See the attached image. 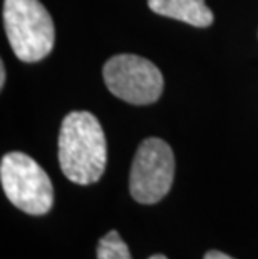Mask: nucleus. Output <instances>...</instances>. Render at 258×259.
Returning <instances> with one entry per match:
<instances>
[{"mask_svg": "<svg viewBox=\"0 0 258 259\" xmlns=\"http://www.w3.org/2000/svg\"><path fill=\"white\" fill-rule=\"evenodd\" d=\"M106 162L107 146L99 120L87 111L65 115L59 132V164L65 178L79 186L94 184Z\"/></svg>", "mask_w": 258, "mask_h": 259, "instance_id": "nucleus-1", "label": "nucleus"}, {"mask_svg": "<svg viewBox=\"0 0 258 259\" xmlns=\"http://www.w3.org/2000/svg\"><path fill=\"white\" fill-rule=\"evenodd\" d=\"M148 5L158 15L195 27H210L213 24V12L205 0H148Z\"/></svg>", "mask_w": 258, "mask_h": 259, "instance_id": "nucleus-6", "label": "nucleus"}, {"mask_svg": "<svg viewBox=\"0 0 258 259\" xmlns=\"http://www.w3.org/2000/svg\"><path fill=\"white\" fill-rule=\"evenodd\" d=\"M0 181L7 199L30 216H44L54 204L47 172L24 152H9L0 162Z\"/></svg>", "mask_w": 258, "mask_h": 259, "instance_id": "nucleus-3", "label": "nucleus"}, {"mask_svg": "<svg viewBox=\"0 0 258 259\" xmlns=\"http://www.w3.org/2000/svg\"><path fill=\"white\" fill-rule=\"evenodd\" d=\"M97 259H133L128 249V244L121 239L118 231L109 233L99 239L97 244Z\"/></svg>", "mask_w": 258, "mask_h": 259, "instance_id": "nucleus-7", "label": "nucleus"}, {"mask_svg": "<svg viewBox=\"0 0 258 259\" xmlns=\"http://www.w3.org/2000/svg\"><path fill=\"white\" fill-rule=\"evenodd\" d=\"M203 259H233V257L225 254V252H222V251H208Z\"/></svg>", "mask_w": 258, "mask_h": 259, "instance_id": "nucleus-8", "label": "nucleus"}, {"mask_svg": "<svg viewBox=\"0 0 258 259\" xmlns=\"http://www.w3.org/2000/svg\"><path fill=\"white\" fill-rule=\"evenodd\" d=\"M104 84L114 97L134 106H148L161 97V70L144 57L119 54L104 64Z\"/></svg>", "mask_w": 258, "mask_h": 259, "instance_id": "nucleus-4", "label": "nucleus"}, {"mask_svg": "<svg viewBox=\"0 0 258 259\" xmlns=\"http://www.w3.org/2000/svg\"><path fill=\"white\" fill-rule=\"evenodd\" d=\"M174 179V154L158 137L142 141L133 159L129 191L134 201L156 204L168 194Z\"/></svg>", "mask_w": 258, "mask_h": 259, "instance_id": "nucleus-5", "label": "nucleus"}, {"mask_svg": "<svg viewBox=\"0 0 258 259\" xmlns=\"http://www.w3.org/2000/svg\"><path fill=\"white\" fill-rule=\"evenodd\" d=\"M4 24L10 47L22 62L34 64L51 54L56 29L39 0H4Z\"/></svg>", "mask_w": 258, "mask_h": 259, "instance_id": "nucleus-2", "label": "nucleus"}, {"mask_svg": "<svg viewBox=\"0 0 258 259\" xmlns=\"http://www.w3.org/2000/svg\"><path fill=\"white\" fill-rule=\"evenodd\" d=\"M148 259H168V257L163 256V254H153V256H150Z\"/></svg>", "mask_w": 258, "mask_h": 259, "instance_id": "nucleus-10", "label": "nucleus"}, {"mask_svg": "<svg viewBox=\"0 0 258 259\" xmlns=\"http://www.w3.org/2000/svg\"><path fill=\"white\" fill-rule=\"evenodd\" d=\"M5 65H4V62L0 64V87H4L5 85Z\"/></svg>", "mask_w": 258, "mask_h": 259, "instance_id": "nucleus-9", "label": "nucleus"}]
</instances>
